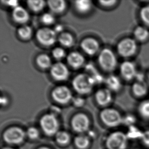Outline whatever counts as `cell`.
<instances>
[{
    "instance_id": "obj_1",
    "label": "cell",
    "mask_w": 149,
    "mask_h": 149,
    "mask_svg": "<svg viewBox=\"0 0 149 149\" xmlns=\"http://www.w3.org/2000/svg\"><path fill=\"white\" fill-rule=\"evenodd\" d=\"M139 45L132 36L124 37L117 43V54L125 60H130L138 54Z\"/></svg>"
},
{
    "instance_id": "obj_2",
    "label": "cell",
    "mask_w": 149,
    "mask_h": 149,
    "mask_svg": "<svg viewBox=\"0 0 149 149\" xmlns=\"http://www.w3.org/2000/svg\"><path fill=\"white\" fill-rule=\"evenodd\" d=\"M98 62L101 68L107 72H113L118 66V60L115 52L111 49H103L99 53Z\"/></svg>"
},
{
    "instance_id": "obj_3",
    "label": "cell",
    "mask_w": 149,
    "mask_h": 149,
    "mask_svg": "<svg viewBox=\"0 0 149 149\" xmlns=\"http://www.w3.org/2000/svg\"><path fill=\"white\" fill-rule=\"evenodd\" d=\"M129 141L125 131L117 130L109 134L106 140L107 149H128Z\"/></svg>"
},
{
    "instance_id": "obj_4",
    "label": "cell",
    "mask_w": 149,
    "mask_h": 149,
    "mask_svg": "<svg viewBox=\"0 0 149 149\" xmlns=\"http://www.w3.org/2000/svg\"><path fill=\"white\" fill-rule=\"evenodd\" d=\"M72 84L77 93L85 95L91 92L96 83L93 78L88 74L81 73L75 77Z\"/></svg>"
},
{
    "instance_id": "obj_5",
    "label": "cell",
    "mask_w": 149,
    "mask_h": 149,
    "mask_svg": "<svg viewBox=\"0 0 149 149\" xmlns=\"http://www.w3.org/2000/svg\"><path fill=\"white\" fill-rule=\"evenodd\" d=\"M123 116L119 110L111 107L105 109L100 113L103 123L111 128H116L122 125Z\"/></svg>"
},
{
    "instance_id": "obj_6",
    "label": "cell",
    "mask_w": 149,
    "mask_h": 149,
    "mask_svg": "<svg viewBox=\"0 0 149 149\" xmlns=\"http://www.w3.org/2000/svg\"><path fill=\"white\" fill-rule=\"evenodd\" d=\"M120 77L126 82H133L136 78L139 71L137 66L132 61L125 60L119 66Z\"/></svg>"
},
{
    "instance_id": "obj_7",
    "label": "cell",
    "mask_w": 149,
    "mask_h": 149,
    "mask_svg": "<svg viewBox=\"0 0 149 149\" xmlns=\"http://www.w3.org/2000/svg\"><path fill=\"white\" fill-rule=\"evenodd\" d=\"M41 127L47 135H54L57 133L58 128V121L55 116L47 114L43 116L40 120Z\"/></svg>"
},
{
    "instance_id": "obj_8",
    "label": "cell",
    "mask_w": 149,
    "mask_h": 149,
    "mask_svg": "<svg viewBox=\"0 0 149 149\" xmlns=\"http://www.w3.org/2000/svg\"><path fill=\"white\" fill-rule=\"evenodd\" d=\"M36 38L39 42L45 46H51L56 42L57 36L54 30L47 28L40 29L36 33Z\"/></svg>"
},
{
    "instance_id": "obj_9",
    "label": "cell",
    "mask_w": 149,
    "mask_h": 149,
    "mask_svg": "<svg viewBox=\"0 0 149 149\" xmlns=\"http://www.w3.org/2000/svg\"><path fill=\"white\" fill-rule=\"evenodd\" d=\"M52 98L56 102L64 104L72 99V94L70 90L65 86L55 88L52 92Z\"/></svg>"
},
{
    "instance_id": "obj_10",
    "label": "cell",
    "mask_w": 149,
    "mask_h": 149,
    "mask_svg": "<svg viewBox=\"0 0 149 149\" xmlns=\"http://www.w3.org/2000/svg\"><path fill=\"white\" fill-rule=\"evenodd\" d=\"M149 91V86L145 81L135 80L132 82L130 88L131 95L135 99L140 100L146 99Z\"/></svg>"
},
{
    "instance_id": "obj_11",
    "label": "cell",
    "mask_w": 149,
    "mask_h": 149,
    "mask_svg": "<svg viewBox=\"0 0 149 149\" xmlns=\"http://www.w3.org/2000/svg\"><path fill=\"white\" fill-rule=\"evenodd\" d=\"M25 133L18 127H11L4 133V139L7 143L17 144L22 143L24 139Z\"/></svg>"
},
{
    "instance_id": "obj_12",
    "label": "cell",
    "mask_w": 149,
    "mask_h": 149,
    "mask_svg": "<svg viewBox=\"0 0 149 149\" xmlns=\"http://www.w3.org/2000/svg\"><path fill=\"white\" fill-rule=\"evenodd\" d=\"M50 72L52 78L59 81H66L69 75L67 67L62 62H56L52 65Z\"/></svg>"
},
{
    "instance_id": "obj_13",
    "label": "cell",
    "mask_w": 149,
    "mask_h": 149,
    "mask_svg": "<svg viewBox=\"0 0 149 149\" xmlns=\"http://www.w3.org/2000/svg\"><path fill=\"white\" fill-rule=\"evenodd\" d=\"M71 124L73 129L78 132H84L89 128V120L84 113H78L73 118Z\"/></svg>"
},
{
    "instance_id": "obj_14",
    "label": "cell",
    "mask_w": 149,
    "mask_h": 149,
    "mask_svg": "<svg viewBox=\"0 0 149 149\" xmlns=\"http://www.w3.org/2000/svg\"><path fill=\"white\" fill-rule=\"evenodd\" d=\"M81 47L84 52L90 56H93L98 52L100 49L99 42L95 39L86 38L81 42Z\"/></svg>"
},
{
    "instance_id": "obj_15",
    "label": "cell",
    "mask_w": 149,
    "mask_h": 149,
    "mask_svg": "<svg viewBox=\"0 0 149 149\" xmlns=\"http://www.w3.org/2000/svg\"><path fill=\"white\" fill-rule=\"evenodd\" d=\"M113 98V92L107 88L99 89L95 93L96 100L102 107H107L110 104Z\"/></svg>"
},
{
    "instance_id": "obj_16",
    "label": "cell",
    "mask_w": 149,
    "mask_h": 149,
    "mask_svg": "<svg viewBox=\"0 0 149 149\" xmlns=\"http://www.w3.org/2000/svg\"><path fill=\"white\" fill-rule=\"evenodd\" d=\"M132 37L139 44L145 43L149 41V29L142 24L134 28Z\"/></svg>"
},
{
    "instance_id": "obj_17",
    "label": "cell",
    "mask_w": 149,
    "mask_h": 149,
    "mask_svg": "<svg viewBox=\"0 0 149 149\" xmlns=\"http://www.w3.org/2000/svg\"><path fill=\"white\" fill-rule=\"evenodd\" d=\"M120 77L116 75L111 74L105 79V83L107 89L111 92L118 93L121 91L123 88V81Z\"/></svg>"
},
{
    "instance_id": "obj_18",
    "label": "cell",
    "mask_w": 149,
    "mask_h": 149,
    "mask_svg": "<svg viewBox=\"0 0 149 149\" xmlns=\"http://www.w3.org/2000/svg\"><path fill=\"white\" fill-rule=\"evenodd\" d=\"M136 115L139 119L149 122V99L140 101L136 107Z\"/></svg>"
},
{
    "instance_id": "obj_19",
    "label": "cell",
    "mask_w": 149,
    "mask_h": 149,
    "mask_svg": "<svg viewBox=\"0 0 149 149\" xmlns=\"http://www.w3.org/2000/svg\"><path fill=\"white\" fill-rule=\"evenodd\" d=\"M67 61L73 68L79 69L83 66L85 63V58L81 53L73 52L67 56Z\"/></svg>"
},
{
    "instance_id": "obj_20",
    "label": "cell",
    "mask_w": 149,
    "mask_h": 149,
    "mask_svg": "<svg viewBox=\"0 0 149 149\" xmlns=\"http://www.w3.org/2000/svg\"><path fill=\"white\" fill-rule=\"evenodd\" d=\"M12 16L13 19L20 24H24L29 19L28 12L22 6H18L13 9Z\"/></svg>"
},
{
    "instance_id": "obj_21",
    "label": "cell",
    "mask_w": 149,
    "mask_h": 149,
    "mask_svg": "<svg viewBox=\"0 0 149 149\" xmlns=\"http://www.w3.org/2000/svg\"><path fill=\"white\" fill-rule=\"evenodd\" d=\"M143 129L141 128L137 125H134L126 128V133L129 141H139L143 134Z\"/></svg>"
},
{
    "instance_id": "obj_22",
    "label": "cell",
    "mask_w": 149,
    "mask_h": 149,
    "mask_svg": "<svg viewBox=\"0 0 149 149\" xmlns=\"http://www.w3.org/2000/svg\"><path fill=\"white\" fill-rule=\"evenodd\" d=\"M138 16L141 24L149 29V3L144 4L139 9Z\"/></svg>"
},
{
    "instance_id": "obj_23",
    "label": "cell",
    "mask_w": 149,
    "mask_h": 149,
    "mask_svg": "<svg viewBox=\"0 0 149 149\" xmlns=\"http://www.w3.org/2000/svg\"><path fill=\"white\" fill-rule=\"evenodd\" d=\"M47 5L50 10L55 13H62L66 8V2L63 0L49 1H47Z\"/></svg>"
},
{
    "instance_id": "obj_24",
    "label": "cell",
    "mask_w": 149,
    "mask_h": 149,
    "mask_svg": "<svg viewBox=\"0 0 149 149\" xmlns=\"http://www.w3.org/2000/svg\"><path fill=\"white\" fill-rule=\"evenodd\" d=\"M92 2L87 0H79L75 2V8L79 13L85 14L90 11L92 8Z\"/></svg>"
},
{
    "instance_id": "obj_25",
    "label": "cell",
    "mask_w": 149,
    "mask_h": 149,
    "mask_svg": "<svg viewBox=\"0 0 149 149\" xmlns=\"http://www.w3.org/2000/svg\"><path fill=\"white\" fill-rule=\"evenodd\" d=\"M37 64L40 68L43 69L51 68L52 63L50 57L46 54H41L36 58Z\"/></svg>"
},
{
    "instance_id": "obj_26",
    "label": "cell",
    "mask_w": 149,
    "mask_h": 149,
    "mask_svg": "<svg viewBox=\"0 0 149 149\" xmlns=\"http://www.w3.org/2000/svg\"><path fill=\"white\" fill-rule=\"evenodd\" d=\"M58 41L62 46L66 47L72 46L74 43V39L72 35L67 32L61 33L58 36Z\"/></svg>"
},
{
    "instance_id": "obj_27",
    "label": "cell",
    "mask_w": 149,
    "mask_h": 149,
    "mask_svg": "<svg viewBox=\"0 0 149 149\" xmlns=\"http://www.w3.org/2000/svg\"><path fill=\"white\" fill-rule=\"evenodd\" d=\"M138 119H139L136 115H134L132 113H126L123 116L122 125L127 128L134 125H137Z\"/></svg>"
},
{
    "instance_id": "obj_28",
    "label": "cell",
    "mask_w": 149,
    "mask_h": 149,
    "mask_svg": "<svg viewBox=\"0 0 149 149\" xmlns=\"http://www.w3.org/2000/svg\"><path fill=\"white\" fill-rule=\"evenodd\" d=\"M27 4L29 8L35 12H40L43 9L45 5L44 1H28Z\"/></svg>"
},
{
    "instance_id": "obj_29",
    "label": "cell",
    "mask_w": 149,
    "mask_h": 149,
    "mask_svg": "<svg viewBox=\"0 0 149 149\" xmlns=\"http://www.w3.org/2000/svg\"><path fill=\"white\" fill-rule=\"evenodd\" d=\"M18 34L23 40H29L32 36V30L30 26L24 25L18 29Z\"/></svg>"
},
{
    "instance_id": "obj_30",
    "label": "cell",
    "mask_w": 149,
    "mask_h": 149,
    "mask_svg": "<svg viewBox=\"0 0 149 149\" xmlns=\"http://www.w3.org/2000/svg\"><path fill=\"white\" fill-rule=\"evenodd\" d=\"M75 144L79 148L85 149L89 146V139L85 135H79L75 139Z\"/></svg>"
},
{
    "instance_id": "obj_31",
    "label": "cell",
    "mask_w": 149,
    "mask_h": 149,
    "mask_svg": "<svg viewBox=\"0 0 149 149\" xmlns=\"http://www.w3.org/2000/svg\"><path fill=\"white\" fill-rule=\"evenodd\" d=\"M139 143L141 147L144 149H149V128L143 129V134Z\"/></svg>"
},
{
    "instance_id": "obj_32",
    "label": "cell",
    "mask_w": 149,
    "mask_h": 149,
    "mask_svg": "<svg viewBox=\"0 0 149 149\" xmlns=\"http://www.w3.org/2000/svg\"><path fill=\"white\" fill-rule=\"evenodd\" d=\"M56 141L62 145L68 143L70 140V136L68 134L64 131L58 132L56 133Z\"/></svg>"
},
{
    "instance_id": "obj_33",
    "label": "cell",
    "mask_w": 149,
    "mask_h": 149,
    "mask_svg": "<svg viewBox=\"0 0 149 149\" xmlns=\"http://www.w3.org/2000/svg\"><path fill=\"white\" fill-rule=\"evenodd\" d=\"M52 54L54 58L57 60H61L64 58L66 56V52L62 47H58L52 50Z\"/></svg>"
},
{
    "instance_id": "obj_34",
    "label": "cell",
    "mask_w": 149,
    "mask_h": 149,
    "mask_svg": "<svg viewBox=\"0 0 149 149\" xmlns=\"http://www.w3.org/2000/svg\"><path fill=\"white\" fill-rule=\"evenodd\" d=\"M42 22L46 25H51L55 22V17L53 14L50 13H45L43 14L41 18Z\"/></svg>"
},
{
    "instance_id": "obj_35",
    "label": "cell",
    "mask_w": 149,
    "mask_h": 149,
    "mask_svg": "<svg viewBox=\"0 0 149 149\" xmlns=\"http://www.w3.org/2000/svg\"><path fill=\"white\" fill-rule=\"evenodd\" d=\"M101 6L105 8H113L116 6L119 3V1L117 0H111V1H99Z\"/></svg>"
},
{
    "instance_id": "obj_36",
    "label": "cell",
    "mask_w": 149,
    "mask_h": 149,
    "mask_svg": "<svg viewBox=\"0 0 149 149\" xmlns=\"http://www.w3.org/2000/svg\"><path fill=\"white\" fill-rule=\"evenodd\" d=\"M26 134L31 139H36L38 137L39 133L36 128L34 127H31L27 130Z\"/></svg>"
},
{
    "instance_id": "obj_37",
    "label": "cell",
    "mask_w": 149,
    "mask_h": 149,
    "mask_svg": "<svg viewBox=\"0 0 149 149\" xmlns=\"http://www.w3.org/2000/svg\"><path fill=\"white\" fill-rule=\"evenodd\" d=\"M72 100L75 107H82L85 103V100L81 97H73Z\"/></svg>"
},
{
    "instance_id": "obj_38",
    "label": "cell",
    "mask_w": 149,
    "mask_h": 149,
    "mask_svg": "<svg viewBox=\"0 0 149 149\" xmlns=\"http://www.w3.org/2000/svg\"><path fill=\"white\" fill-rule=\"evenodd\" d=\"M2 2H3L5 5H7L8 6L13 8V9L19 6L18 2L17 1H2Z\"/></svg>"
},
{
    "instance_id": "obj_39",
    "label": "cell",
    "mask_w": 149,
    "mask_h": 149,
    "mask_svg": "<svg viewBox=\"0 0 149 149\" xmlns=\"http://www.w3.org/2000/svg\"><path fill=\"white\" fill-rule=\"evenodd\" d=\"M54 32L56 33V34L58 33H62V31L63 30V27L62 25L61 24H58L56 26H55L54 29Z\"/></svg>"
},
{
    "instance_id": "obj_40",
    "label": "cell",
    "mask_w": 149,
    "mask_h": 149,
    "mask_svg": "<svg viewBox=\"0 0 149 149\" xmlns=\"http://www.w3.org/2000/svg\"><path fill=\"white\" fill-rule=\"evenodd\" d=\"M8 102V99L6 97H1V104L5 105Z\"/></svg>"
},
{
    "instance_id": "obj_41",
    "label": "cell",
    "mask_w": 149,
    "mask_h": 149,
    "mask_svg": "<svg viewBox=\"0 0 149 149\" xmlns=\"http://www.w3.org/2000/svg\"><path fill=\"white\" fill-rule=\"evenodd\" d=\"M147 82L149 84V73L147 75Z\"/></svg>"
},
{
    "instance_id": "obj_42",
    "label": "cell",
    "mask_w": 149,
    "mask_h": 149,
    "mask_svg": "<svg viewBox=\"0 0 149 149\" xmlns=\"http://www.w3.org/2000/svg\"><path fill=\"white\" fill-rule=\"evenodd\" d=\"M132 149H144L143 148L141 147H135L134 148H133Z\"/></svg>"
},
{
    "instance_id": "obj_43",
    "label": "cell",
    "mask_w": 149,
    "mask_h": 149,
    "mask_svg": "<svg viewBox=\"0 0 149 149\" xmlns=\"http://www.w3.org/2000/svg\"><path fill=\"white\" fill-rule=\"evenodd\" d=\"M49 149V148H47L46 147H42L40 148V149Z\"/></svg>"
},
{
    "instance_id": "obj_44",
    "label": "cell",
    "mask_w": 149,
    "mask_h": 149,
    "mask_svg": "<svg viewBox=\"0 0 149 149\" xmlns=\"http://www.w3.org/2000/svg\"><path fill=\"white\" fill-rule=\"evenodd\" d=\"M13 149L12 148H5L4 149Z\"/></svg>"
}]
</instances>
